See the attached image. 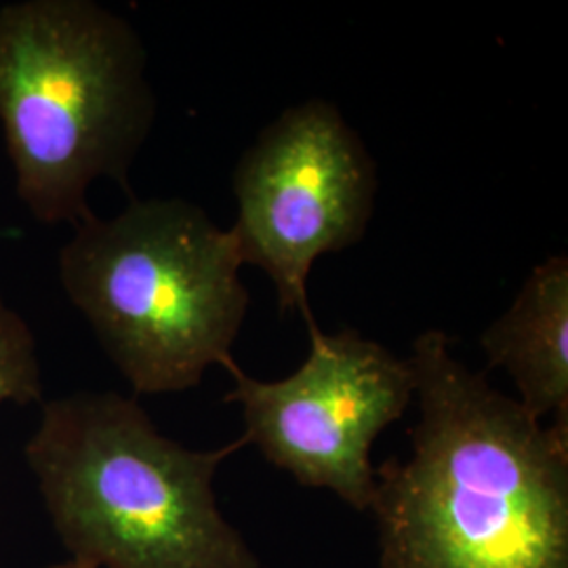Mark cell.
Listing matches in <instances>:
<instances>
[{
	"label": "cell",
	"mask_w": 568,
	"mask_h": 568,
	"mask_svg": "<svg viewBox=\"0 0 568 568\" xmlns=\"http://www.w3.org/2000/svg\"><path fill=\"white\" fill-rule=\"evenodd\" d=\"M154 121L148 53L121 13L93 0L0 7V126L34 220L79 224L98 180L129 190Z\"/></svg>",
	"instance_id": "3957f363"
},
{
	"label": "cell",
	"mask_w": 568,
	"mask_h": 568,
	"mask_svg": "<svg viewBox=\"0 0 568 568\" xmlns=\"http://www.w3.org/2000/svg\"><path fill=\"white\" fill-rule=\"evenodd\" d=\"M488 368H504L535 419L568 429V257L535 265L508 312L480 337Z\"/></svg>",
	"instance_id": "52a82bcc"
},
{
	"label": "cell",
	"mask_w": 568,
	"mask_h": 568,
	"mask_svg": "<svg viewBox=\"0 0 568 568\" xmlns=\"http://www.w3.org/2000/svg\"><path fill=\"white\" fill-rule=\"evenodd\" d=\"M410 455L375 467L379 568H568V429L544 424L424 331Z\"/></svg>",
	"instance_id": "6da1fadb"
},
{
	"label": "cell",
	"mask_w": 568,
	"mask_h": 568,
	"mask_svg": "<svg viewBox=\"0 0 568 568\" xmlns=\"http://www.w3.org/2000/svg\"><path fill=\"white\" fill-rule=\"evenodd\" d=\"M307 335L310 352L295 373L262 382L236 366L225 400L241 406L243 438L267 464L366 511L375 495L371 448L415 400V371L352 328L314 325Z\"/></svg>",
	"instance_id": "8992f818"
},
{
	"label": "cell",
	"mask_w": 568,
	"mask_h": 568,
	"mask_svg": "<svg viewBox=\"0 0 568 568\" xmlns=\"http://www.w3.org/2000/svg\"><path fill=\"white\" fill-rule=\"evenodd\" d=\"M230 232L183 199H131L87 215L61 246L65 297L135 394H178L236 368L248 288Z\"/></svg>",
	"instance_id": "277c9868"
},
{
	"label": "cell",
	"mask_w": 568,
	"mask_h": 568,
	"mask_svg": "<svg viewBox=\"0 0 568 568\" xmlns=\"http://www.w3.org/2000/svg\"><path fill=\"white\" fill-rule=\"evenodd\" d=\"M246 440L196 450L138 400L79 392L47 400L26 459L72 560L93 568H262L225 520L213 480Z\"/></svg>",
	"instance_id": "7a4b0ae2"
},
{
	"label": "cell",
	"mask_w": 568,
	"mask_h": 568,
	"mask_svg": "<svg viewBox=\"0 0 568 568\" xmlns=\"http://www.w3.org/2000/svg\"><path fill=\"white\" fill-rule=\"evenodd\" d=\"M42 398L41 361L32 326L0 300V406Z\"/></svg>",
	"instance_id": "ba28073f"
},
{
	"label": "cell",
	"mask_w": 568,
	"mask_h": 568,
	"mask_svg": "<svg viewBox=\"0 0 568 568\" xmlns=\"http://www.w3.org/2000/svg\"><path fill=\"white\" fill-rule=\"evenodd\" d=\"M44 568H93V567H87V565H82V562H77V560H68V562H60V565H51V567H44Z\"/></svg>",
	"instance_id": "9c48e42d"
},
{
	"label": "cell",
	"mask_w": 568,
	"mask_h": 568,
	"mask_svg": "<svg viewBox=\"0 0 568 568\" xmlns=\"http://www.w3.org/2000/svg\"><path fill=\"white\" fill-rule=\"evenodd\" d=\"M236 222L243 264L276 288L281 314L318 325L307 297L314 264L363 241L375 213L377 164L342 110L323 98L286 108L239 159Z\"/></svg>",
	"instance_id": "5b68a950"
}]
</instances>
